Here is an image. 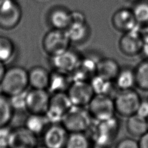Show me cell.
<instances>
[{"label":"cell","mask_w":148,"mask_h":148,"mask_svg":"<svg viewBox=\"0 0 148 148\" xmlns=\"http://www.w3.org/2000/svg\"><path fill=\"white\" fill-rule=\"evenodd\" d=\"M112 24L117 31L123 33L138 28L131 9L121 8L116 10L112 17Z\"/></svg>","instance_id":"cell-15"},{"label":"cell","mask_w":148,"mask_h":148,"mask_svg":"<svg viewBox=\"0 0 148 148\" xmlns=\"http://www.w3.org/2000/svg\"><path fill=\"white\" fill-rule=\"evenodd\" d=\"M35 148H47V147L44 146L43 145H38Z\"/></svg>","instance_id":"cell-39"},{"label":"cell","mask_w":148,"mask_h":148,"mask_svg":"<svg viewBox=\"0 0 148 148\" xmlns=\"http://www.w3.org/2000/svg\"><path fill=\"white\" fill-rule=\"evenodd\" d=\"M89 82L95 94L110 95L114 87L116 86L114 81L108 80L97 74L94 75Z\"/></svg>","instance_id":"cell-24"},{"label":"cell","mask_w":148,"mask_h":148,"mask_svg":"<svg viewBox=\"0 0 148 148\" xmlns=\"http://www.w3.org/2000/svg\"><path fill=\"white\" fill-rule=\"evenodd\" d=\"M87 106L94 120L109 119L114 116L116 113L113 98L108 95L95 94Z\"/></svg>","instance_id":"cell-6"},{"label":"cell","mask_w":148,"mask_h":148,"mask_svg":"<svg viewBox=\"0 0 148 148\" xmlns=\"http://www.w3.org/2000/svg\"><path fill=\"white\" fill-rule=\"evenodd\" d=\"M14 112L9 98L0 93V127L9 125L13 119Z\"/></svg>","instance_id":"cell-25"},{"label":"cell","mask_w":148,"mask_h":148,"mask_svg":"<svg viewBox=\"0 0 148 148\" xmlns=\"http://www.w3.org/2000/svg\"><path fill=\"white\" fill-rule=\"evenodd\" d=\"M65 32L71 43H80L88 38L90 29L86 21H73L71 22Z\"/></svg>","instance_id":"cell-19"},{"label":"cell","mask_w":148,"mask_h":148,"mask_svg":"<svg viewBox=\"0 0 148 148\" xmlns=\"http://www.w3.org/2000/svg\"><path fill=\"white\" fill-rule=\"evenodd\" d=\"M120 130V121L114 116L103 120H92L88 130L93 145L110 146L117 137Z\"/></svg>","instance_id":"cell-1"},{"label":"cell","mask_w":148,"mask_h":148,"mask_svg":"<svg viewBox=\"0 0 148 148\" xmlns=\"http://www.w3.org/2000/svg\"><path fill=\"white\" fill-rule=\"evenodd\" d=\"M120 68L118 62L114 59L109 57L102 58L98 62L95 74L114 81Z\"/></svg>","instance_id":"cell-20"},{"label":"cell","mask_w":148,"mask_h":148,"mask_svg":"<svg viewBox=\"0 0 148 148\" xmlns=\"http://www.w3.org/2000/svg\"><path fill=\"white\" fill-rule=\"evenodd\" d=\"M114 148H139V147L138 141L134 138L126 137L119 140Z\"/></svg>","instance_id":"cell-32"},{"label":"cell","mask_w":148,"mask_h":148,"mask_svg":"<svg viewBox=\"0 0 148 148\" xmlns=\"http://www.w3.org/2000/svg\"><path fill=\"white\" fill-rule=\"evenodd\" d=\"M116 112L128 117L136 113L142 100L139 93L134 88L119 90L113 98Z\"/></svg>","instance_id":"cell-4"},{"label":"cell","mask_w":148,"mask_h":148,"mask_svg":"<svg viewBox=\"0 0 148 148\" xmlns=\"http://www.w3.org/2000/svg\"><path fill=\"white\" fill-rule=\"evenodd\" d=\"M92 118L85 107L72 106L64 115L61 124L69 133L88 131Z\"/></svg>","instance_id":"cell-3"},{"label":"cell","mask_w":148,"mask_h":148,"mask_svg":"<svg viewBox=\"0 0 148 148\" xmlns=\"http://www.w3.org/2000/svg\"><path fill=\"white\" fill-rule=\"evenodd\" d=\"M116 87L119 90L133 88L135 86V75L134 69L130 66L120 68L114 80Z\"/></svg>","instance_id":"cell-23"},{"label":"cell","mask_w":148,"mask_h":148,"mask_svg":"<svg viewBox=\"0 0 148 148\" xmlns=\"http://www.w3.org/2000/svg\"><path fill=\"white\" fill-rule=\"evenodd\" d=\"M91 148H110V146H101L97 145H92Z\"/></svg>","instance_id":"cell-38"},{"label":"cell","mask_w":148,"mask_h":148,"mask_svg":"<svg viewBox=\"0 0 148 148\" xmlns=\"http://www.w3.org/2000/svg\"><path fill=\"white\" fill-rule=\"evenodd\" d=\"M50 72L40 65L32 66L28 71L29 86L31 88L47 90Z\"/></svg>","instance_id":"cell-17"},{"label":"cell","mask_w":148,"mask_h":148,"mask_svg":"<svg viewBox=\"0 0 148 148\" xmlns=\"http://www.w3.org/2000/svg\"><path fill=\"white\" fill-rule=\"evenodd\" d=\"M50 95L46 89L31 88L27 90L26 111L31 114H45L49 106Z\"/></svg>","instance_id":"cell-9"},{"label":"cell","mask_w":148,"mask_h":148,"mask_svg":"<svg viewBox=\"0 0 148 148\" xmlns=\"http://www.w3.org/2000/svg\"><path fill=\"white\" fill-rule=\"evenodd\" d=\"M28 86V71L17 65L6 68L0 83L2 93L8 97L27 91Z\"/></svg>","instance_id":"cell-2"},{"label":"cell","mask_w":148,"mask_h":148,"mask_svg":"<svg viewBox=\"0 0 148 148\" xmlns=\"http://www.w3.org/2000/svg\"><path fill=\"white\" fill-rule=\"evenodd\" d=\"M6 70V68L5 66V64L0 61V83L4 76L5 71Z\"/></svg>","instance_id":"cell-36"},{"label":"cell","mask_w":148,"mask_h":148,"mask_svg":"<svg viewBox=\"0 0 148 148\" xmlns=\"http://www.w3.org/2000/svg\"><path fill=\"white\" fill-rule=\"evenodd\" d=\"M138 144L139 148H148V131L139 138Z\"/></svg>","instance_id":"cell-35"},{"label":"cell","mask_w":148,"mask_h":148,"mask_svg":"<svg viewBox=\"0 0 148 148\" xmlns=\"http://www.w3.org/2000/svg\"><path fill=\"white\" fill-rule=\"evenodd\" d=\"M50 124L45 114H31L24 120V126L36 135H42Z\"/></svg>","instance_id":"cell-21"},{"label":"cell","mask_w":148,"mask_h":148,"mask_svg":"<svg viewBox=\"0 0 148 148\" xmlns=\"http://www.w3.org/2000/svg\"><path fill=\"white\" fill-rule=\"evenodd\" d=\"M48 21L52 28L65 31L71 23V12L62 7H56L50 10Z\"/></svg>","instance_id":"cell-16"},{"label":"cell","mask_w":148,"mask_h":148,"mask_svg":"<svg viewBox=\"0 0 148 148\" xmlns=\"http://www.w3.org/2000/svg\"><path fill=\"white\" fill-rule=\"evenodd\" d=\"M131 9L138 24H148V1H136Z\"/></svg>","instance_id":"cell-28"},{"label":"cell","mask_w":148,"mask_h":148,"mask_svg":"<svg viewBox=\"0 0 148 148\" xmlns=\"http://www.w3.org/2000/svg\"><path fill=\"white\" fill-rule=\"evenodd\" d=\"M72 80L69 73L53 70L50 72L47 90L50 94L67 91Z\"/></svg>","instance_id":"cell-18"},{"label":"cell","mask_w":148,"mask_h":148,"mask_svg":"<svg viewBox=\"0 0 148 148\" xmlns=\"http://www.w3.org/2000/svg\"><path fill=\"white\" fill-rule=\"evenodd\" d=\"M71 41L65 31L52 28L42 39V47L49 57L60 54L69 49Z\"/></svg>","instance_id":"cell-5"},{"label":"cell","mask_w":148,"mask_h":148,"mask_svg":"<svg viewBox=\"0 0 148 148\" xmlns=\"http://www.w3.org/2000/svg\"><path fill=\"white\" fill-rule=\"evenodd\" d=\"M136 114L146 119L148 117V100H141Z\"/></svg>","instance_id":"cell-33"},{"label":"cell","mask_w":148,"mask_h":148,"mask_svg":"<svg viewBox=\"0 0 148 148\" xmlns=\"http://www.w3.org/2000/svg\"><path fill=\"white\" fill-rule=\"evenodd\" d=\"M38 145V136L24 125L12 129L8 148H35Z\"/></svg>","instance_id":"cell-14"},{"label":"cell","mask_w":148,"mask_h":148,"mask_svg":"<svg viewBox=\"0 0 148 148\" xmlns=\"http://www.w3.org/2000/svg\"><path fill=\"white\" fill-rule=\"evenodd\" d=\"M135 86L143 91H148V58L139 62L134 69Z\"/></svg>","instance_id":"cell-27"},{"label":"cell","mask_w":148,"mask_h":148,"mask_svg":"<svg viewBox=\"0 0 148 148\" xmlns=\"http://www.w3.org/2000/svg\"><path fill=\"white\" fill-rule=\"evenodd\" d=\"M12 129L9 125L0 127V148H8Z\"/></svg>","instance_id":"cell-31"},{"label":"cell","mask_w":148,"mask_h":148,"mask_svg":"<svg viewBox=\"0 0 148 148\" xmlns=\"http://www.w3.org/2000/svg\"><path fill=\"white\" fill-rule=\"evenodd\" d=\"M143 40L138 28L123 33L119 41V48L121 53L128 57H134L142 52Z\"/></svg>","instance_id":"cell-13"},{"label":"cell","mask_w":148,"mask_h":148,"mask_svg":"<svg viewBox=\"0 0 148 148\" xmlns=\"http://www.w3.org/2000/svg\"><path fill=\"white\" fill-rule=\"evenodd\" d=\"M141 53H143V54L146 56V58H148V40L143 42Z\"/></svg>","instance_id":"cell-37"},{"label":"cell","mask_w":148,"mask_h":148,"mask_svg":"<svg viewBox=\"0 0 148 148\" xmlns=\"http://www.w3.org/2000/svg\"><path fill=\"white\" fill-rule=\"evenodd\" d=\"M133 1H138V0H133Z\"/></svg>","instance_id":"cell-41"},{"label":"cell","mask_w":148,"mask_h":148,"mask_svg":"<svg viewBox=\"0 0 148 148\" xmlns=\"http://www.w3.org/2000/svg\"><path fill=\"white\" fill-rule=\"evenodd\" d=\"M92 143L84 132L69 133L65 148H91Z\"/></svg>","instance_id":"cell-26"},{"label":"cell","mask_w":148,"mask_h":148,"mask_svg":"<svg viewBox=\"0 0 148 148\" xmlns=\"http://www.w3.org/2000/svg\"><path fill=\"white\" fill-rule=\"evenodd\" d=\"M14 52V45L8 38L0 36V61L6 63L12 58Z\"/></svg>","instance_id":"cell-29"},{"label":"cell","mask_w":148,"mask_h":148,"mask_svg":"<svg viewBox=\"0 0 148 148\" xmlns=\"http://www.w3.org/2000/svg\"><path fill=\"white\" fill-rule=\"evenodd\" d=\"M27 91L20 94L9 97L10 103L14 110H26V95Z\"/></svg>","instance_id":"cell-30"},{"label":"cell","mask_w":148,"mask_h":148,"mask_svg":"<svg viewBox=\"0 0 148 148\" xmlns=\"http://www.w3.org/2000/svg\"><path fill=\"white\" fill-rule=\"evenodd\" d=\"M21 11L14 0H0V28L10 29L20 22Z\"/></svg>","instance_id":"cell-11"},{"label":"cell","mask_w":148,"mask_h":148,"mask_svg":"<svg viewBox=\"0 0 148 148\" xmlns=\"http://www.w3.org/2000/svg\"><path fill=\"white\" fill-rule=\"evenodd\" d=\"M71 22L73 21H86V17L84 14L79 11H72L71 12Z\"/></svg>","instance_id":"cell-34"},{"label":"cell","mask_w":148,"mask_h":148,"mask_svg":"<svg viewBox=\"0 0 148 148\" xmlns=\"http://www.w3.org/2000/svg\"><path fill=\"white\" fill-rule=\"evenodd\" d=\"M72 106L66 92L52 94L45 114L50 124L61 123L64 115Z\"/></svg>","instance_id":"cell-7"},{"label":"cell","mask_w":148,"mask_h":148,"mask_svg":"<svg viewBox=\"0 0 148 148\" xmlns=\"http://www.w3.org/2000/svg\"><path fill=\"white\" fill-rule=\"evenodd\" d=\"M69 132L61 124H50L42 134L43 145L47 148H65Z\"/></svg>","instance_id":"cell-12"},{"label":"cell","mask_w":148,"mask_h":148,"mask_svg":"<svg viewBox=\"0 0 148 148\" xmlns=\"http://www.w3.org/2000/svg\"><path fill=\"white\" fill-rule=\"evenodd\" d=\"M81 56L76 51L68 49L57 55L49 57V64L53 70L71 73L78 66Z\"/></svg>","instance_id":"cell-10"},{"label":"cell","mask_w":148,"mask_h":148,"mask_svg":"<svg viewBox=\"0 0 148 148\" xmlns=\"http://www.w3.org/2000/svg\"><path fill=\"white\" fill-rule=\"evenodd\" d=\"M126 129L131 136L140 138L148 131L147 119L136 113L129 116L126 121Z\"/></svg>","instance_id":"cell-22"},{"label":"cell","mask_w":148,"mask_h":148,"mask_svg":"<svg viewBox=\"0 0 148 148\" xmlns=\"http://www.w3.org/2000/svg\"><path fill=\"white\" fill-rule=\"evenodd\" d=\"M66 93L73 106L85 107L93 98L95 93L89 81H73Z\"/></svg>","instance_id":"cell-8"},{"label":"cell","mask_w":148,"mask_h":148,"mask_svg":"<svg viewBox=\"0 0 148 148\" xmlns=\"http://www.w3.org/2000/svg\"><path fill=\"white\" fill-rule=\"evenodd\" d=\"M147 119V127H148V117L146 119Z\"/></svg>","instance_id":"cell-40"}]
</instances>
